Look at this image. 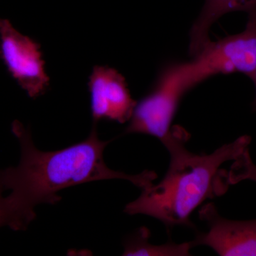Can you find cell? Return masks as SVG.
I'll list each match as a JSON object with an SVG mask.
<instances>
[{
	"mask_svg": "<svg viewBox=\"0 0 256 256\" xmlns=\"http://www.w3.org/2000/svg\"><path fill=\"white\" fill-rule=\"evenodd\" d=\"M188 63L165 68L152 90L136 104L126 133L148 134L160 142L168 137L180 100L194 87Z\"/></svg>",
	"mask_w": 256,
	"mask_h": 256,
	"instance_id": "cell-3",
	"label": "cell"
},
{
	"mask_svg": "<svg viewBox=\"0 0 256 256\" xmlns=\"http://www.w3.org/2000/svg\"><path fill=\"white\" fill-rule=\"evenodd\" d=\"M200 218L206 230L197 234L194 246L210 247L220 256H256V220H227L213 204L202 206Z\"/></svg>",
	"mask_w": 256,
	"mask_h": 256,
	"instance_id": "cell-6",
	"label": "cell"
},
{
	"mask_svg": "<svg viewBox=\"0 0 256 256\" xmlns=\"http://www.w3.org/2000/svg\"><path fill=\"white\" fill-rule=\"evenodd\" d=\"M88 86L94 124L101 120L120 124L130 120L137 102L130 94L126 79L116 69L95 66Z\"/></svg>",
	"mask_w": 256,
	"mask_h": 256,
	"instance_id": "cell-7",
	"label": "cell"
},
{
	"mask_svg": "<svg viewBox=\"0 0 256 256\" xmlns=\"http://www.w3.org/2000/svg\"><path fill=\"white\" fill-rule=\"evenodd\" d=\"M150 232L146 227H141L136 233L126 239L122 256H186L194 246L192 242L176 244L169 242L161 245L150 242Z\"/></svg>",
	"mask_w": 256,
	"mask_h": 256,
	"instance_id": "cell-9",
	"label": "cell"
},
{
	"mask_svg": "<svg viewBox=\"0 0 256 256\" xmlns=\"http://www.w3.org/2000/svg\"><path fill=\"white\" fill-rule=\"evenodd\" d=\"M250 78H252V82H254V85H255V87H256V98H255V100H254V108H255L256 110V68L255 72H254V74H252V76L250 77Z\"/></svg>",
	"mask_w": 256,
	"mask_h": 256,
	"instance_id": "cell-12",
	"label": "cell"
},
{
	"mask_svg": "<svg viewBox=\"0 0 256 256\" xmlns=\"http://www.w3.org/2000/svg\"><path fill=\"white\" fill-rule=\"evenodd\" d=\"M4 192H6V190L3 184L2 176L0 170V228L8 226L13 230L14 220L10 210L8 197L4 195Z\"/></svg>",
	"mask_w": 256,
	"mask_h": 256,
	"instance_id": "cell-11",
	"label": "cell"
},
{
	"mask_svg": "<svg viewBox=\"0 0 256 256\" xmlns=\"http://www.w3.org/2000/svg\"><path fill=\"white\" fill-rule=\"evenodd\" d=\"M196 86L217 74L242 73L252 77L256 68V20L248 14L244 31L218 42H210L190 62Z\"/></svg>",
	"mask_w": 256,
	"mask_h": 256,
	"instance_id": "cell-4",
	"label": "cell"
},
{
	"mask_svg": "<svg viewBox=\"0 0 256 256\" xmlns=\"http://www.w3.org/2000/svg\"><path fill=\"white\" fill-rule=\"evenodd\" d=\"M248 14L252 15V16H254V18H255L256 20V11L252 12L249 13Z\"/></svg>",
	"mask_w": 256,
	"mask_h": 256,
	"instance_id": "cell-13",
	"label": "cell"
},
{
	"mask_svg": "<svg viewBox=\"0 0 256 256\" xmlns=\"http://www.w3.org/2000/svg\"><path fill=\"white\" fill-rule=\"evenodd\" d=\"M190 137L183 128H172L161 142L170 154L169 169L159 183L142 188L140 196L126 205V214L152 217L168 228H194L193 212L208 198L226 192L229 184L222 165L238 159L248 150L252 138L242 136L210 154H196L186 149Z\"/></svg>",
	"mask_w": 256,
	"mask_h": 256,
	"instance_id": "cell-2",
	"label": "cell"
},
{
	"mask_svg": "<svg viewBox=\"0 0 256 256\" xmlns=\"http://www.w3.org/2000/svg\"><path fill=\"white\" fill-rule=\"evenodd\" d=\"M226 176L229 185L236 184L244 180L256 182V165L252 161L248 150L234 161Z\"/></svg>",
	"mask_w": 256,
	"mask_h": 256,
	"instance_id": "cell-10",
	"label": "cell"
},
{
	"mask_svg": "<svg viewBox=\"0 0 256 256\" xmlns=\"http://www.w3.org/2000/svg\"><path fill=\"white\" fill-rule=\"evenodd\" d=\"M0 60L18 86L35 99L50 86L41 46L20 33L6 18H0Z\"/></svg>",
	"mask_w": 256,
	"mask_h": 256,
	"instance_id": "cell-5",
	"label": "cell"
},
{
	"mask_svg": "<svg viewBox=\"0 0 256 256\" xmlns=\"http://www.w3.org/2000/svg\"><path fill=\"white\" fill-rule=\"evenodd\" d=\"M256 10V0H206L190 32V55L194 57L210 42V28L220 16L232 12H246L249 14Z\"/></svg>",
	"mask_w": 256,
	"mask_h": 256,
	"instance_id": "cell-8",
	"label": "cell"
},
{
	"mask_svg": "<svg viewBox=\"0 0 256 256\" xmlns=\"http://www.w3.org/2000/svg\"><path fill=\"white\" fill-rule=\"evenodd\" d=\"M12 131L20 142L21 158L18 166L1 172L5 190L10 191L6 197L14 230L28 228L36 217L38 205L60 202L58 193L64 188L100 180H124L142 190L158 178L150 170L128 174L110 169L104 156L110 142L99 138L96 124L86 139L55 151L37 149L30 129L18 120L12 122Z\"/></svg>",
	"mask_w": 256,
	"mask_h": 256,
	"instance_id": "cell-1",
	"label": "cell"
}]
</instances>
